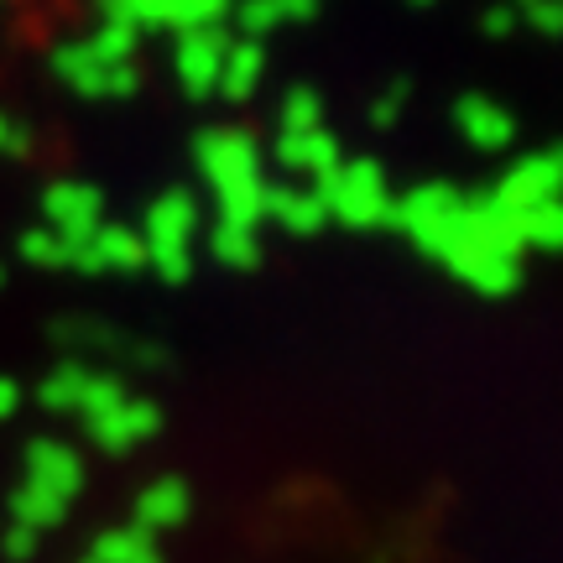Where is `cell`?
<instances>
[{"label": "cell", "instance_id": "obj_22", "mask_svg": "<svg viewBox=\"0 0 563 563\" xmlns=\"http://www.w3.org/2000/svg\"><path fill=\"white\" fill-rule=\"evenodd\" d=\"M220 220H235V224H251V230H256V224L266 220V178L220 188Z\"/></svg>", "mask_w": 563, "mask_h": 563}, {"label": "cell", "instance_id": "obj_26", "mask_svg": "<svg viewBox=\"0 0 563 563\" xmlns=\"http://www.w3.org/2000/svg\"><path fill=\"white\" fill-rule=\"evenodd\" d=\"M21 262L42 266V272H58V266H68V241L37 224V230H26V235H21Z\"/></svg>", "mask_w": 563, "mask_h": 563}, {"label": "cell", "instance_id": "obj_38", "mask_svg": "<svg viewBox=\"0 0 563 563\" xmlns=\"http://www.w3.org/2000/svg\"><path fill=\"white\" fill-rule=\"evenodd\" d=\"M506 5H511V11H517V16H522L527 5H532V0H506Z\"/></svg>", "mask_w": 563, "mask_h": 563}, {"label": "cell", "instance_id": "obj_28", "mask_svg": "<svg viewBox=\"0 0 563 563\" xmlns=\"http://www.w3.org/2000/svg\"><path fill=\"white\" fill-rule=\"evenodd\" d=\"M224 11H230V0H167V26H183V32L220 26Z\"/></svg>", "mask_w": 563, "mask_h": 563}, {"label": "cell", "instance_id": "obj_13", "mask_svg": "<svg viewBox=\"0 0 563 563\" xmlns=\"http://www.w3.org/2000/svg\"><path fill=\"white\" fill-rule=\"evenodd\" d=\"M454 125H460V136L475 146V152H506L511 141H517V121L506 115V104L485 100V95H464L454 104Z\"/></svg>", "mask_w": 563, "mask_h": 563}, {"label": "cell", "instance_id": "obj_4", "mask_svg": "<svg viewBox=\"0 0 563 563\" xmlns=\"http://www.w3.org/2000/svg\"><path fill=\"white\" fill-rule=\"evenodd\" d=\"M53 74H58L74 95L84 100H125L136 95V63H100L84 42H63L53 47Z\"/></svg>", "mask_w": 563, "mask_h": 563}, {"label": "cell", "instance_id": "obj_24", "mask_svg": "<svg viewBox=\"0 0 563 563\" xmlns=\"http://www.w3.org/2000/svg\"><path fill=\"white\" fill-rule=\"evenodd\" d=\"M319 125H323V100L313 89H287V95H282V136L319 131Z\"/></svg>", "mask_w": 563, "mask_h": 563}, {"label": "cell", "instance_id": "obj_2", "mask_svg": "<svg viewBox=\"0 0 563 563\" xmlns=\"http://www.w3.org/2000/svg\"><path fill=\"white\" fill-rule=\"evenodd\" d=\"M194 230H199V203H194V194L167 188L162 199H152L146 224H141V245H146V266H152L162 282H188V272H194V256H188Z\"/></svg>", "mask_w": 563, "mask_h": 563}, {"label": "cell", "instance_id": "obj_37", "mask_svg": "<svg viewBox=\"0 0 563 563\" xmlns=\"http://www.w3.org/2000/svg\"><path fill=\"white\" fill-rule=\"evenodd\" d=\"M100 11L104 16H115V11H121V0H100Z\"/></svg>", "mask_w": 563, "mask_h": 563}, {"label": "cell", "instance_id": "obj_27", "mask_svg": "<svg viewBox=\"0 0 563 563\" xmlns=\"http://www.w3.org/2000/svg\"><path fill=\"white\" fill-rule=\"evenodd\" d=\"M115 402H125V382L121 376H110V371H89V382H84V402H79V418H100L110 412Z\"/></svg>", "mask_w": 563, "mask_h": 563}, {"label": "cell", "instance_id": "obj_41", "mask_svg": "<svg viewBox=\"0 0 563 563\" xmlns=\"http://www.w3.org/2000/svg\"><path fill=\"white\" fill-rule=\"evenodd\" d=\"M422 5H428V0H422Z\"/></svg>", "mask_w": 563, "mask_h": 563}, {"label": "cell", "instance_id": "obj_5", "mask_svg": "<svg viewBox=\"0 0 563 563\" xmlns=\"http://www.w3.org/2000/svg\"><path fill=\"white\" fill-rule=\"evenodd\" d=\"M194 157H199L203 178L214 183V194H220V188H235V183L262 178V152H256V141L245 136V131H230V125L203 131V136L194 141Z\"/></svg>", "mask_w": 563, "mask_h": 563}, {"label": "cell", "instance_id": "obj_21", "mask_svg": "<svg viewBox=\"0 0 563 563\" xmlns=\"http://www.w3.org/2000/svg\"><path fill=\"white\" fill-rule=\"evenodd\" d=\"M63 511H68V501L47 496V490H37V485L21 481L16 490H11V522L32 527V532H47V527H58V522H63Z\"/></svg>", "mask_w": 563, "mask_h": 563}, {"label": "cell", "instance_id": "obj_20", "mask_svg": "<svg viewBox=\"0 0 563 563\" xmlns=\"http://www.w3.org/2000/svg\"><path fill=\"white\" fill-rule=\"evenodd\" d=\"M84 382H89V365H84V361H63L58 371L37 386V402L47 407V412H74V418H79Z\"/></svg>", "mask_w": 563, "mask_h": 563}, {"label": "cell", "instance_id": "obj_35", "mask_svg": "<svg viewBox=\"0 0 563 563\" xmlns=\"http://www.w3.org/2000/svg\"><path fill=\"white\" fill-rule=\"evenodd\" d=\"M0 152H11V157L26 152V131H21L16 121H5V115H0Z\"/></svg>", "mask_w": 563, "mask_h": 563}, {"label": "cell", "instance_id": "obj_39", "mask_svg": "<svg viewBox=\"0 0 563 563\" xmlns=\"http://www.w3.org/2000/svg\"><path fill=\"white\" fill-rule=\"evenodd\" d=\"M548 157H553V162H559V167H563V146H553V152H548Z\"/></svg>", "mask_w": 563, "mask_h": 563}, {"label": "cell", "instance_id": "obj_23", "mask_svg": "<svg viewBox=\"0 0 563 563\" xmlns=\"http://www.w3.org/2000/svg\"><path fill=\"white\" fill-rule=\"evenodd\" d=\"M136 26L131 21H115V16H104V26L95 32V37H84V47L95 53L100 63H131L136 58Z\"/></svg>", "mask_w": 563, "mask_h": 563}, {"label": "cell", "instance_id": "obj_9", "mask_svg": "<svg viewBox=\"0 0 563 563\" xmlns=\"http://www.w3.org/2000/svg\"><path fill=\"white\" fill-rule=\"evenodd\" d=\"M157 428H162L157 407L146 402V397H125L110 412L89 418V439L100 443L104 454H125V449H141L146 439H157Z\"/></svg>", "mask_w": 563, "mask_h": 563}, {"label": "cell", "instance_id": "obj_25", "mask_svg": "<svg viewBox=\"0 0 563 563\" xmlns=\"http://www.w3.org/2000/svg\"><path fill=\"white\" fill-rule=\"evenodd\" d=\"M522 241L543 245V251H563V199L543 203V209H532V214H522Z\"/></svg>", "mask_w": 563, "mask_h": 563}, {"label": "cell", "instance_id": "obj_19", "mask_svg": "<svg viewBox=\"0 0 563 563\" xmlns=\"http://www.w3.org/2000/svg\"><path fill=\"white\" fill-rule=\"evenodd\" d=\"M89 563H162L157 538H146L141 527H110L95 538V553Z\"/></svg>", "mask_w": 563, "mask_h": 563}, {"label": "cell", "instance_id": "obj_8", "mask_svg": "<svg viewBox=\"0 0 563 563\" xmlns=\"http://www.w3.org/2000/svg\"><path fill=\"white\" fill-rule=\"evenodd\" d=\"M490 199L501 203V209H511V214H532V209H543V203H559L563 199V167L553 157L511 162V173L490 188Z\"/></svg>", "mask_w": 563, "mask_h": 563}, {"label": "cell", "instance_id": "obj_29", "mask_svg": "<svg viewBox=\"0 0 563 563\" xmlns=\"http://www.w3.org/2000/svg\"><path fill=\"white\" fill-rule=\"evenodd\" d=\"M58 344L68 355H89V350H110V355H121V340L100 329V323H58Z\"/></svg>", "mask_w": 563, "mask_h": 563}, {"label": "cell", "instance_id": "obj_17", "mask_svg": "<svg viewBox=\"0 0 563 563\" xmlns=\"http://www.w3.org/2000/svg\"><path fill=\"white\" fill-rule=\"evenodd\" d=\"M262 74H266L262 42H251V37H245V42H230V47H224L214 95H224V100H251V95L262 89Z\"/></svg>", "mask_w": 563, "mask_h": 563}, {"label": "cell", "instance_id": "obj_31", "mask_svg": "<svg viewBox=\"0 0 563 563\" xmlns=\"http://www.w3.org/2000/svg\"><path fill=\"white\" fill-rule=\"evenodd\" d=\"M522 21L532 32H543V37H563V0H532Z\"/></svg>", "mask_w": 563, "mask_h": 563}, {"label": "cell", "instance_id": "obj_1", "mask_svg": "<svg viewBox=\"0 0 563 563\" xmlns=\"http://www.w3.org/2000/svg\"><path fill=\"white\" fill-rule=\"evenodd\" d=\"M313 199L323 203L329 220L350 224V230H376V224L391 220V188H386V173L376 162H340L334 173L313 178Z\"/></svg>", "mask_w": 563, "mask_h": 563}, {"label": "cell", "instance_id": "obj_18", "mask_svg": "<svg viewBox=\"0 0 563 563\" xmlns=\"http://www.w3.org/2000/svg\"><path fill=\"white\" fill-rule=\"evenodd\" d=\"M209 256L230 272H251V266L262 262V235L251 230V224H235V220H220L209 230Z\"/></svg>", "mask_w": 563, "mask_h": 563}, {"label": "cell", "instance_id": "obj_40", "mask_svg": "<svg viewBox=\"0 0 563 563\" xmlns=\"http://www.w3.org/2000/svg\"><path fill=\"white\" fill-rule=\"evenodd\" d=\"M0 282H5V272H0Z\"/></svg>", "mask_w": 563, "mask_h": 563}, {"label": "cell", "instance_id": "obj_6", "mask_svg": "<svg viewBox=\"0 0 563 563\" xmlns=\"http://www.w3.org/2000/svg\"><path fill=\"white\" fill-rule=\"evenodd\" d=\"M68 266L74 272H121V277H136L146 272V245H141V230H125V224H100L89 241H68Z\"/></svg>", "mask_w": 563, "mask_h": 563}, {"label": "cell", "instance_id": "obj_14", "mask_svg": "<svg viewBox=\"0 0 563 563\" xmlns=\"http://www.w3.org/2000/svg\"><path fill=\"white\" fill-rule=\"evenodd\" d=\"M188 511H194V496H188V485H183L178 475L152 481L136 496V527L146 532V538H157V532H178V527L188 522Z\"/></svg>", "mask_w": 563, "mask_h": 563}, {"label": "cell", "instance_id": "obj_3", "mask_svg": "<svg viewBox=\"0 0 563 563\" xmlns=\"http://www.w3.org/2000/svg\"><path fill=\"white\" fill-rule=\"evenodd\" d=\"M460 209H464V199L454 183H422L407 199H391V220L386 224H397L418 251H428V256L439 262L443 251H449L454 224H460Z\"/></svg>", "mask_w": 563, "mask_h": 563}, {"label": "cell", "instance_id": "obj_16", "mask_svg": "<svg viewBox=\"0 0 563 563\" xmlns=\"http://www.w3.org/2000/svg\"><path fill=\"white\" fill-rule=\"evenodd\" d=\"M277 162L287 173H308V178H323V173H334L340 167V141L329 136V131H292V136L277 141Z\"/></svg>", "mask_w": 563, "mask_h": 563}, {"label": "cell", "instance_id": "obj_32", "mask_svg": "<svg viewBox=\"0 0 563 563\" xmlns=\"http://www.w3.org/2000/svg\"><path fill=\"white\" fill-rule=\"evenodd\" d=\"M402 104H407V84H391V89L376 95V104H371V125H397L402 121Z\"/></svg>", "mask_w": 563, "mask_h": 563}, {"label": "cell", "instance_id": "obj_11", "mask_svg": "<svg viewBox=\"0 0 563 563\" xmlns=\"http://www.w3.org/2000/svg\"><path fill=\"white\" fill-rule=\"evenodd\" d=\"M224 47H230V42H224L214 26H199V32H183L178 37V58H173V68H178V84L194 95V100H209V95H214Z\"/></svg>", "mask_w": 563, "mask_h": 563}, {"label": "cell", "instance_id": "obj_10", "mask_svg": "<svg viewBox=\"0 0 563 563\" xmlns=\"http://www.w3.org/2000/svg\"><path fill=\"white\" fill-rule=\"evenodd\" d=\"M26 485H37L58 501H74L84 490V460L79 449H68L58 439H32L26 443Z\"/></svg>", "mask_w": 563, "mask_h": 563}, {"label": "cell", "instance_id": "obj_33", "mask_svg": "<svg viewBox=\"0 0 563 563\" xmlns=\"http://www.w3.org/2000/svg\"><path fill=\"white\" fill-rule=\"evenodd\" d=\"M37 543H42V532H32V527H21V522H11V527H5V538H0L5 559H16V563L32 559V553H37Z\"/></svg>", "mask_w": 563, "mask_h": 563}, {"label": "cell", "instance_id": "obj_12", "mask_svg": "<svg viewBox=\"0 0 563 563\" xmlns=\"http://www.w3.org/2000/svg\"><path fill=\"white\" fill-rule=\"evenodd\" d=\"M443 266H449V277L475 287L481 298H506L522 282V256H501V251H460V256H449Z\"/></svg>", "mask_w": 563, "mask_h": 563}, {"label": "cell", "instance_id": "obj_36", "mask_svg": "<svg viewBox=\"0 0 563 563\" xmlns=\"http://www.w3.org/2000/svg\"><path fill=\"white\" fill-rule=\"evenodd\" d=\"M16 402H21V386L11 382V376H0V418H11V412H16Z\"/></svg>", "mask_w": 563, "mask_h": 563}, {"label": "cell", "instance_id": "obj_30", "mask_svg": "<svg viewBox=\"0 0 563 563\" xmlns=\"http://www.w3.org/2000/svg\"><path fill=\"white\" fill-rule=\"evenodd\" d=\"M235 21L245 26V37L251 42H262L266 32L287 26V0H245L241 11H235Z\"/></svg>", "mask_w": 563, "mask_h": 563}, {"label": "cell", "instance_id": "obj_15", "mask_svg": "<svg viewBox=\"0 0 563 563\" xmlns=\"http://www.w3.org/2000/svg\"><path fill=\"white\" fill-rule=\"evenodd\" d=\"M266 220L282 224L287 235H319L329 214L313 199V188H287V183H266Z\"/></svg>", "mask_w": 563, "mask_h": 563}, {"label": "cell", "instance_id": "obj_34", "mask_svg": "<svg viewBox=\"0 0 563 563\" xmlns=\"http://www.w3.org/2000/svg\"><path fill=\"white\" fill-rule=\"evenodd\" d=\"M517 21H522V16H517L511 5H490V11H485V32H490V37H506Z\"/></svg>", "mask_w": 563, "mask_h": 563}, {"label": "cell", "instance_id": "obj_42", "mask_svg": "<svg viewBox=\"0 0 563 563\" xmlns=\"http://www.w3.org/2000/svg\"><path fill=\"white\" fill-rule=\"evenodd\" d=\"M84 563H89V559H84Z\"/></svg>", "mask_w": 563, "mask_h": 563}, {"label": "cell", "instance_id": "obj_7", "mask_svg": "<svg viewBox=\"0 0 563 563\" xmlns=\"http://www.w3.org/2000/svg\"><path fill=\"white\" fill-rule=\"evenodd\" d=\"M42 220H47V230L63 235V241H89L104 224V194L95 183L63 178L42 194Z\"/></svg>", "mask_w": 563, "mask_h": 563}]
</instances>
